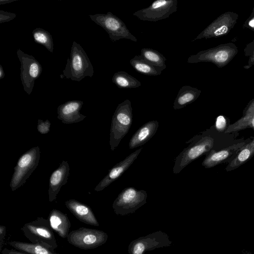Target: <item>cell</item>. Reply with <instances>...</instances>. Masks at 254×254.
Instances as JSON below:
<instances>
[{
    "mask_svg": "<svg viewBox=\"0 0 254 254\" xmlns=\"http://www.w3.org/2000/svg\"><path fill=\"white\" fill-rule=\"evenodd\" d=\"M147 196L146 191L144 190H137L133 187L126 188L114 200L113 208L117 215L132 213L146 203Z\"/></svg>",
    "mask_w": 254,
    "mask_h": 254,
    "instance_id": "obj_7",
    "label": "cell"
},
{
    "mask_svg": "<svg viewBox=\"0 0 254 254\" xmlns=\"http://www.w3.org/2000/svg\"><path fill=\"white\" fill-rule=\"evenodd\" d=\"M83 102L78 100L67 101L58 107V119L65 124L78 123L84 119L86 116L81 114L80 111Z\"/></svg>",
    "mask_w": 254,
    "mask_h": 254,
    "instance_id": "obj_15",
    "label": "cell"
},
{
    "mask_svg": "<svg viewBox=\"0 0 254 254\" xmlns=\"http://www.w3.org/2000/svg\"><path fill=\"white\" fill-rule=\"evenodd\" d=\"M133 121L132 108L128 99L117 106L113 116L110 128L111 149L114 151L128 132Z\"/></svg>",
    "mask_w": 254,
    "mask_h": 254,
    "instance_id": "obj_3",
    "label": "cell"
},
{
    "mask_svg": "<svg viewBox=\"0 0 254 254\" xmlns=\"http://www.w3.org/2000/svg\"><path fill=\"white\" fill-rule=\"evenodd\" d=\"M1 254H28L22 252L18 251L16 249H8L4 248L1 251Z\"/></svg>",
    "mask_w": 254,
    "mask_h": 254,
    "instance_id": "obj_32",
    "label": "cell"
},
{
    "mask_svg": "<svg viewBox=\"0 0 254 254\" xmlns=\"http://www.w3.org/2000/svg\"><path fill=\"white\" fill-rule=\"evenodd\" d=\"M234 47L223 45L199 52L191 55L187 62L195 64L199 62H211L221 67L226 64L237 53Z\"/></svg>",
    "mask_w": 254,
    "mask_h": 254,
    "instance_id": "obj_11",
    "label": "cell"
},
{
    "mask_svg": "<svg viewBox=\"0 0 254 254\" xmlns=\"http://www.w3.org/2000/svg\"><path fill=\"white\" fill-rule=\"evenodd\" d=\"M189 143L176 157L173 172L177 174L181 172L187 165L209 152L212 148L214 140L208 135H197L186 142Z\"/></svg>",
    "mask_w": 254,
    "mask_h": 254,
    "instance_id": "obj_2",
    "label": "cell"
},
{
    "mask_svg": "<svg viewBox=\"0 0 254 254\" xmlns=\"http://www.w3.org/2000/svg\"><path fill=\"white\" fill-rule=\"evenodd\" d=\"M32 36L36 43L43 45L50 52H53V40L48 31L41 28H37L33 30Z\"/></svg>",
    "mask_w": 254,
    "mask_h": 254,
    "instance_id": "obj_26",
    "label": "cell"
},
{
    "mask_svg": "<svg viewBox=\"0 0 254 254\" xmlns=\"http://www.w3.org/2000/svg\"><path fill=\"white\" fill-rule=\"evenodd\" d=\"M141 150V148L136 150L110 169L107 175L96 186L95 190H102L120 178L137 158Z\"/></svg>",
    "mask_w": 254,
    "mask_h": 254,
    "instance_id": "obj_14",
    "label": "cell"
},
{
    "mask_svg": "<svg viewBox=\"0 0 254 254\" xmlns=\"http://www.w3.org/2000/svg\"><path fill=\"white\" fill-rule=\"evenodd\" d=\"M141 56L151 64L158 66L165 67L166 58L158 51L151 48H144L141 50Z\"/></svg>",
    "mask_w": 254,
    "mask_h": 254,
    "instance_id": "obj_25",
    "label": "cell"
},
{
    "mask_svg": "<svg viewBox=\"0 0 254 254\" xmlns=\"http://www.w3.org/2000/svg\"><path fill=\"white\" fill-rule=\"evenodd\" d=\"M40 158L39 146L33 147L23 154L14 168L10 187L14 191L22 186L38 165Z\"/></svg>",
    "mask_w": 254,
    "mask_h": 254,
    "instance_id": "obj_5",
    "label": "cell"
},
{
    "mask_svg": "<svg viewBox=\"0 0 254 254\" xmlns=\"http://www.w3.org/2000/svg\"><path fill=\"white\" fill-rule=\"evenodd\" d=\"M250 27L254 28V17H253L249 21L248 23Z\"/></svg>",
    "mask_w": 254,
    "mask_h": 254,
    "instance_id": "obj_36",
    "label": "cell"
},
{
    "mask_svg": "<svg viewBox=\"0 0 254 254\" xmlns=\"http://www.w3.org/2000/svg\"><path fill=\"white\" fill-rule=\"evenodd\" d=\"M69 175V166L66 161H63L60 166L51 175L48 190L49 200L53 201L57 198L62 187L67 182Z\"/></svg>",
    "mask_w": 254,
    "mask_h": 254,
    "instance_id": "obj_16",
    "label": "cell"
},
{
    "mask_svg": "<svg viewBox=\"0 0 254 254\" xmlns=\"http://www.w3.org/2000/svg\"><path fill=\"white\" fill-rule=\"evenodd\" d=\"M177 8V0H157L133 15L143 21L155 22L169 17L176 12Z\"/></svg>",
    "mask_w": 254,
    "mask_h": 254,
    "instance_id": "obj_10",
    "label": "cell"
},
{
    "mask_svg": "<svg viewBox=\"0 0 254 254\" xmlns=\"http://www.w3.org/2000/svg\"><path fill=\"white\" fill-rule=\"evenodd\" d=\"M108 238L107 234L102 230L81 227L70 231L66 238L72 246L87 250L103 245Z\"/></svg>",
    "mask_w": 254,
    "mask_h": 254,
    "instance_id": "obj_8",
    "label": "cell"
},
{
    "mask_svg": "<svg viewBox=\"0 0 254 254\" xmlns=\"http://www.w3.org/2000/svg\"><path fill=\"white\" fill-rule=\"evenodd\" d=\"M20 63V79L24 91L30 95L32 92L35 80L42 72L40 63L32 56L29 55L20 49L16 52Z\"/></svg>",
    "mask_w": 254,
    "mask_h": 254,
    "instance_id": "obj_9",
    "label": "cell"
},
{
    "mask_svg": "<svg viewBox=\"0 0 254 254\" xmlns=\"http://www.w3.org/2000/svg\"><path fill=\"white\" fill-rule=\"evenodd\" d=\"M245 142H242L233 145L218 151L212 150L204 159L202 165L205 168L212 167L226 159L233 154L234 151L243 146Z\"/></svg>",
    "mask_w": 254,
    "mask_h": 254,
    "instance_id": "obj_21",
    "label": "cell"
},
{
    "mask_svg": "<svg viewBox=\"0 0 254 254\" xmlns=\"http://www.w3.org/2000/svg\"><path fill=\"white\" fill-rule=\"evenodd\" d=\"M70 212L80 221L85 224L99 226V224L91 208L75 199H69L65 202Z\"/></svg>",
    "mask_w": 254,
    "mask_h": 254,
    "instance_id": "obj_17",
    "label": "cell"
},
{
    "mask_svg": "<svg viewBox=\"0 0 254 254\" xmlns=\"http://www.w3.org/2000/svg\"><path fill=\"white\" fill-rule=\"evenodd\" d=\"M5 76L3 68L1 64H0V79L4 78Z\"/></svg>",
    "mask_w": 254,
    "mask_h": 254,
    "instance_id": "obj_34",
    "label": "cell"
},
{
    "mask_svg": "<svg viewBox=\"0 0 254 254\" xmlns=\"http://www.w3.org/2000/svg\"><path fill=\"white\" fill-rule=\"evenodd\" d=\"M235 20L230 13H225L213 21L193 41L224 35L229 32L234 24Z\"/></svg>",
    "mask_w": 254,
    "mask_h": 254,
    "instance_id": "obj_13",
    "label": "cell"
},
{
    "mask_svg": "<svg viewBox=\"0 0 254 254\" xmlns=\"http://www.w3.org/2000/svg\"><path fill=\"white\" fill-rule=\"evenodd\" d=\"M201 91L196 88L189 85L183 86L180 88L174 101V109H181L192 103L197 99Z\"/></svg>",
    "mask_w": 254,
    "mask_h": 254,
    "instance_id": "obj_20",
    "label": "cell"
},
{
    "mask_svg": "<svg viewBox=\"0 0 254 254\" xmlns=\"http://www.w3.org/2000/svg\"><path fill=\"white\" fill-rule=\"evenodd\" d=\"M16 16V14L3 10H0V24L10 21Z\"/></svg>",
    "mask_w": 254,
    "mask_h": 254,
    "instance_id": "obj_29",
    "label": "cell"
},
{
    "mask_svg": "<svg viewBox=\"0 0 254 254\" xmlns=\"http://www.w3.org/2000/svg\"><path fill=\"white\" fill-rule=\"evenodd\" d=\"M6 235V227L5 226H0V251H2V244Z\"/></svg>",
    "mask_w": 254,
    "mask_h": 254,
    "instance_id": "obj_31",
    "label": "cell"
},
{
    "mask_svg": "<svg viewBox=\"0 0 254 254\" xmlns=\"http://www.w3.org/2000/svg\"><path fill=\"white\" fill-rule=\"evenodd\" d=\"M171 244L168 236L158 231L132 241L128 246V251L129 254H144L147 251L168 247Z\"/></svg>",
    "mask_w": 254,
    "mask_h": 254,
    "instance_id": "obj_12",
    "label": "cell"
},
{
    "mask_svg": "<svg viewBox=\"0 0 254 254\" xmlns=\"http://www.w3.org/2000/svg\"><path fill=\"white\" fill-rule=\"evenodd\" d=\"M129 63L138 72L147 75H159L166 68L165 67H158L151 64L141 55L135 56L129 61Z\"/></svg>",
    "mask_w": 254,
    "mask_h": 254,
    "instance_id": "obj_22",
    "label": "cell"
},
{
    "mask_svg": "<svg viewBox=\"0 0 254 254\" xmlns=\"http://www.w3.org/2000/svg\"><path fill=\"white\" fill-rule=\"evenodd\" d=\"M17 0H0V4H4L9 3Z\"/></svg>",
    "mask_w": 254,
    "mask_h": 254,
    "instance_id": "obj_35",
    "label": "cell"
},
{
    "mask_svg": "<svg viewBox=\"0 0 254 254\" xmlns=\"http://www.w3.org/2000/svg\"><path fill=\"white\" fill-rule=\"evenodd\" d=\"M51 123L48 120L44 121L42 120H38L37 130L41 134H47L50 131Z\"/></svg>",
    "mask_w": 254,
    "mask_h": 254,
    "instance_id": "obj_28",
    "label": "cell"
},
{
    "mask_svg": "<svg viewBox=\"0 0 254 254\" xmlns=\"http://www.w3.org/2000/svg\"><path fill=\"white\" fill-rule=\"evenodd\" d=\"M89 16L91 20L106 31L112 42L122 39L137 42V39L130 32L125 23L112 12L97 13Z\"/></svg>",
    "mask_w": 254,
    "mask_h": 254,
    "instance_id": "obj_6",
    "label": "cell"
},
{
    "mask_svg": "<svg viewBox=\"0 0 254 254\" xmlns=\"http://www.w3.org/2000/svg\"><path fill=\"white\" fill-rule=\"evenodd\" d=\"M215 127L217 130L223 131L226 127V120L223 116H219L217 117Z\"/></svg>",
    "mask_w": 254,
    "mask_h": 254,
    "instance_id": "obj_30",
    "label": "cell"
},
{
    "mask_svg": "<svg viewBox=\"0 0 254 254\" xmlns=\"http://www.w3.org/2000/svg\"><path fill=\"white\" fill-rule=\"evenodd\" d=\"M254 154V140L242 149L237 157L231 163V168L236 167L246 161Z\"/></svg>",
    "mask_w": 254,
    "mask_h": 254,
    "instance_id": "obj_27",
    "label": "cell"
},
{
    "mask_svg": "<svg viewBox=\"0 0 254 254\" xmlns=\"http://www.w3.org/2000/svg\"><path fill=\"white\" fill-rule=\"evenodd\" d=\"M21 231L31 243L43 245L54 251L58 247L48 219L38 217L35 220L25 224Z\"/></svg>",
    "mask_w": 254,
    "mask_h": 254,
    "instance_id": "obj_4",
    "label": "cell"
},
{
    "mask_svg": "<svg viewBox=\"0 0 254 254\" xmlns=\"http://www.w3.org/2000/svg\"><path fill=\"white\" fill-rule=\"evenodd\" d=\"M53 231L61 238H66L71 226L70 222L66 214L53 209L48 219Z\"/></svg>",
    "mask_w": 254,
    "mask_h": 254,
    "instance_id": "obj_19",
    "label": "cell"
},
{
    "mask_svg": "<svg viewBox=\"0 0 254 254\" xmlns=\"http://www.w3.org/2000/svg\"><path fill=\"white\" fill-rule=\"evenodd\" d=\"M63 72L66 79L76 81H80L86 76L91 77L93 75V66L87 54L75 41L72 43L70 57L67 58Z\"/></svg>",
    "mask_w": 254,
    "mask_h": 254,
    "instance_id": "obj_1",
    "label": "cell"
},
{
    "mask_svg": "<svg viewBox=\"0 0 254 254\" xmlns=\"http://www.w3.org/2000/svg\"><path fill=\"white\" fill-rule=\"evenodd\" d=\"M254 118V107H250V108L247 112L246 116L244 117L242 119L246 120Z\"/></svg>",
    "mask_w": 254,
    "mask_h": 254,
    "instance_id": "obj_33",
    "label": "cell"
},
{
    "mask_svg": "<svg viewBox=\"0 0 254 254\" xmlns=\"http://www.w3.org/2000/svg\"><path fill=\"white\" fill-rule=\"evenodd\" d=\"M112 80L119 88H137L141 85L138 80L124 71L115 73Z\"/></svg>",
    "mask_w": 254,
    "mask_h": 254,
    "instance_id": "obj_24",
    "label": "cell"
},
{
    "mask_svg": "<svg viewBox=\"0 0 254 254\" xmlns=\"http://www.w3.org/2000/svg\"><path fill=\"white\" fill-rule=\"evenodd\" d=\"M15 249L28 254H59L50 248L39 244L11 241L9 243Z\"/></svg>",
    "mask_w": 254,
    "mask_h": 254,
    "instance_id": "obj_23",
    "label": "cell"
},
{
    "mask_svg": "<svg viewBox=\"0 0 254 254\" xmlns=\"http://www.w3.org/2000/svg\"><path fill=\"white\" fill-rule=\"evenodd\" d=\"M157 121H149L141 127L133 134L129 142V149H134L144 144L155 134L158 127Z\"/></svg>",
    "mask_w": 254,
    "mask_h": 254,
    "instance_id": "obj_18",
    "label": "cell"
}]
</instances>
